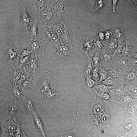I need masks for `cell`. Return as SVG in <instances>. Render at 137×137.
Instances as JSON below:
<instances>
[{"instance_id": "obj_27", "label": "cell", "mask_w": 137, "mask_h": 137, "mask_svg": "<svg viewBox=\"0 0 137 137\" xmlns=\"http://www.w3.org/2000/svg\"><path fill=\"white\" fill-rule=\"evenodd\" d=\"M119 42L115 38H111L108 43H106L104 45L105 49L109 51L113 52L117 48Z\"/></svg>"}, {"instance_id": "obj_32", "label": "cell", "mask_w": 137, "mask_h": 137, "mask_svg": "<svg viewBox=\"0 0 137 137\" xmlns=\"http://www.w3.org/2000/svg\"><path fill=\"white\" fill-rule=\"evenodd\" d=\"M93 68L90 60H89L87 62L84 68V75L86 76L91 75Z\"/></svg>"}, {"instance_id": "obj_24", "label": "cell", "mask_w": 137, "mask_h": 137, "mask_svg": "<svg viewBox=\"0 0 137 137\" xmlns=\"http://www.w3.org/2000/svg\"><path fill=\"white\" fill-rule=\"evenodd\" d=\"M111 30L114 36L118 42H121L125 40L123 31L120 27L115 26L111 29Z\"/></svg>"}, {"instance_id": "obj_15", "label": "cell", "mask_w": 137, "mask_h": 137, "mask_svg": "<svg viewBox=\"0 0 137 137\" xmlns=\"http://www.w3.org/2000/svg\"><path fill=\"white\" fill-rule=\"evenodd\" d=\"M20 11L21 13L20 23L27 30V26L30 25L31 23L35 19H33L30 17L25 7L21 8Z\"/></svg>"}, {"instance_id": "obj_5", "label": "cell", "mask_w": 137, "mask_h": 137, "mask_svg": "<svg viewBox=\"0 0 137 137\" xmlns=\"http://www.w3.org/2000/svg\"><path fill=\"white\" fill-rule=\"evenodd\" d=\"M42 36L43 40L54 46L56 48L60 45V43L56 33L50 26H41Z\"/></svg>"}, {"instance_id": "obj_44", "label": "cell", "mask_w": 137, "mask_h": 137, "mask_svg": "<svg viewBox=\"0 0 137 137\" xmlns=\"http://www.w3.org/2000/svg\"><path fill=\"white\" fill-rule=\"evenodd\" d=\"M105 82L106 83L109 85H111L113 83V81L110 77L106 78Z\"/></svg>"}, {"instance_id": "obj_29", "label": "cell", "mask_w": 137, "mask_h": 137, "mask_svg": "<svg viewBox=\"0 0 137 137\" xmlns=\"http://www.w3.org/2000/svg\"><path fill=\"white\" fill-rule=\"evenodd\" d=\"M125 56H124L116 60V65L121 68L124 69L126 68L129 63Z\"/></svg>"}, {"instance_id": "obj_10", "label": "cell", "mask_w": 137, "mask_h": 137, "mask_svg": "<svg viewBox=\"0 0 137 137\" xmlns=\"http://www.w3.org/2000/svg\"><path fill=\"white\" fill-rule=\"evenodd\" d=\"M64 28L59 38L61 44H66L71 43L72 33L68 22L66 18L62 19Z\"/></svg>"}, {"instance_id": "obj_52", "label": "cell", "mask_w": 137, "mask_h": 137, "mask_svg": "<svg viewBox=\"0 0 137 137\" xmlns=\"http://www.w3.org/2000/svg\"><path fill=\"white\" fill-rule=\"evenodd\" d=\"M65 0L66 1H67L68 0Z\"/></svg>"}, {"instance_id": "obj_14", "label": "cell", "mask_w": 137, "mask_h": 137, "mask_svg": "<svg viewBox=\"0 0 137 137\" xmlns=\"http://www.w3.org/2000/svg\"><path fill=\"white\" fill-rule=\"evenodd\" d=\"M19 89L18 86L16 83L13 85L7 91L8 95L11 99H18L20 101L22 100L24 97L23 94L24 91L21 92Z\"/></svg>"}, {"instance_id": "obj_37", "label": "cell", "mask_w": 137, "mask_h": 137, "mask_svg": "<svg viewBox=\"0 0 137 137\" xmlns=\"http://www.w3.org/2000/svg\"><path fill=\"white\" fill-rule=\"evenodd\" d=\"M97 37L103 43H106L104 41L105 31L102 29L99 30L97 33Z\"/></svg>"}, {"instance_id": "obj_28", "label": "cell", "mask_w": 137, "mask_h": 137, "mask_svg": "<svg viewBox=\"0 0 137 137\" xmlns=\"http://www.w3.org/2000/svg\"><path fill=\"white\" fill-rule=\"evenodd\" d=\"M106 0H96L92 14H94L97 11L100 10H104L105 8V4Z\"/></svg>"}, {"instance_id": "obj_19", "label": "cell", "mask_w": 137, "mask_h": 137, "mask_svg": "<svg viewBox=\"0 0 137 137\" xmlns=\"http://www.w3.org/2000/svg\"><path fill=\"white\" fill-rule=\"evenodd\" d=\"M38 21L36 18L30 24V27L29 32L30 37V40L33 41L38 38L39 33L37 28V24Z\"/></svg>"}, {"instance_id": "obj_45", "label": "cell", "mask_w": 137, "mask_h": 137, "mask_svg": "<svg viewBox=\"0 0 137 137\" xmlns=\"http://www.w3.org/2000/svg\"><path fill=\"white\" fill-rule=\"evenodd\" d=\"M98 87L103 91L106 92V91L107 88L105 85L103 84H101L99 85Z\"/></svg>"}, {"instance_id": "obj_8", "label": "cell", "mask_w": 137, "mask_h": 137, "mask_svg": "<svg viewBox=\"0 0 137 137\" xmlns=\"http://www.w3.org/2000/svg\"><path fill=\"white\" fill-rule=\"evenodd\" d=\"M16 99L11 98L9 108L7 111L6 120L22 117L23 114L21 112Z\"/></svg>"}, {"instance_id": "obj_36", "label": "cell", "mask_w": 137, "mask_h": 137, "mask_svg": "<svg viewBox=\"0 0 137 137\" xmlns=\"http://www.w3.org/2000/svg\"><path fill=\"white\" fill-rule=\"evenodd\" d=\"M31 54L29 49L27 48V49H24L23 47L20 49L19 51L18 55L20 59L22 58L30 55Z\"/></svg>"}, {"instance_id": "obj_48", "label": "cell", "mask_w": 137, "mask_h": 137, "mask_svg": "<svg viewBox=\"0 0 137 137\" xmlns=\"http://www.w3.org/2000/svg\"><path fill=\"white\" fill-rule=\"evenodd\" d=\"M124 100L126 102H130L132 100V98L129 96H126L124 98Z\"/></svg>"}, {"instance_id": "obj_23", "label": "cell", "mask_w": 137, "mask_h": 137, "mask_svg": "<svg viewBox=\"0 0 137 137\" xmlns=\"http://www.w3.org/2000/svg\"><path fill=\"white\" fill-rule=\"evenodd\" d=\"M43 94L45 100L48 102L52 101L57 98L60 93L55 91L53 88L49 89L46 91H41Z\"/></svg>"}, {"instance_id": "obj_2", "label": "cell", "mask_w": 137, "mask_h": 137, "mask_svg": "<svg viewBox=\"0 0 137 137\" xmlns=\"http://www.w3.org/2000/svg\"><path fill=\"white\" fill-rule=\"evenodd\" d=\"M57 48V52L52 56L51 58L57 63L62 62L66 59L74 56L78 53L77 49L71 43L60 44Z\"/></svg>"}, {"instance_id": "obj_31", "label": "cell", "mask_w": 137, "mask_h": 137, "mask_svg": "<svg viewBox=\"0 0 137 137\" xmlns=\"http://www.w3.org/2000/svg\"><path fill=\"white\" fill-rule=\"evenodd\" d=\"M104 50L103 49H101L102 50V58L103 60L106 62L111 60L113 58L114 55H112L110 53L106 51L104 48Z\"/></svg>"}, {"instance_id": "obj_12", "label": "cell", "mask_w": 137, "mask_h": 137, "mask_svg": "<svg viewBox=\"0 0 137 137\" xmlns=\"http://www.w3.org/2000/svg\"><path fill=\"white\" fill-rule=\"evenodd\" d=\"M93 39L89 36L83 39L80 44V49L82 52L87 56L88 53H90L93 47L94 44L93 43Z\"/></svg>"}, {"instance_id": "obj_7", "label": "cell", "mask_w": 137, "mask_h": 137, "mask_svg": "<svg viewBox=\"0 0 137 137\" xmlns=\"http://www.w3.org/2000/svg\"><path fill=\"white\" fill-rule=\"evenodd\" d=\"M36 18L40 23V26H49L58 21L55 19L48 6L45 11L36 15Z\"/></svg>"}, {"instance_id": "obj_50", "label": "cell", "mask_w": 137, "mask_h": 137, "mask_svg": "<svg viewBox=\"0 0 137 137\" xmlns=\"http://www.w3.org/2000/svg\"><path fill=\"white\" fill-rule=\"evenodd\" d=\"M116 92L118 93L122 94L123 93V91L120 88H118L116 90Z\"/></svg>"}, {"instance_id": "obj_49", "label": "cell", "mask_w": 137, "mask_h": 137, "mask_svg": "<svg viewBox=\"0 0 137 137\" xmlns=\"http://www.w3.org/2000/svg\"><path fill=\"white\" fill-rule=\"evenodd\" d=\"M133 108L132 107H130L127 110V112L128 113L130 114L133 111Z\"/></svg>"}, {"instance_id": "obj_33", "label": "cell", "mask_w": 137, "mask_h": 137, "mask_svg": "<svg viewBox=\"0 0 137 137\" xmlns=\"http://www.w3.org/2000/svg\"><path fill=\"white\" fill-rule=\"evenodd\" d=\"M31 58L30 55H29L20 59L19 67L20 68H21L22 66L25 65H29Z\"/></svg>"}, {"instance_id": "obj_30", "label": "cell", "mask_w": 137, "mask_h": 137, "mask_svg": "<svg viewBox=\"0 0 137 137\" xmlns=\"http://www.w3.org/2000/svg\"><path fill=\"white\" fill-rule=\"evenodd\" d=\"M100 59V53L98 52L96 53L93 56L88 59L90 60L93 68L97 66L99 64Z\"/></svg>"}, {"instance_id": "obj_13", "label": "cell", "mask_w": 137, "mask_h": 137, "mask_svg": "<svg viewBox=\"0 0 137 137\" xmlns=\"http://www.w3.org/2000/svg\"><path fill=\"white\" fill-rule=\"evenodd\" d=\"M39 57L35 55L31 58L29 64L28 74L30 77L36 75L39 69L40 63Z\"/></svg>"}, {"instance_id": "obj_38", "label": "cell", "mask_w": 137, "mask_h": 137, "mask_svg": "<svg viewBox=\"0 0 137 137\" xmlns=\"http://www.w3.org/2000/svg\"><path fill=\"white\" fill-rule=\"evenodd\" d=\"M112 33L111 29L105 31L104 41L106 43L109 42L112 38Z\"/></svg>"}, {"instance_id": "obj_3", "label": "cell", "mask_w": 137, "mask_h": 137, "mask_svg": "<svg viewBox=\"0 0 137 137\" xmlns=\"http://www.w3.org/2000/svg\"><path fill=\"white\" fill-rule=\"evenodd\" d=\"M10 119L4 120V135L10 137H25L23 130L17 122L15 120Z\"/></svg>"}, {"instance_id": "obj_4", "label": "cell", "mask_w": 137, "mask_h": 137, "mask_svg": "<svg viewBox=\"0 0 137 137\" xmlns=\"http://www.w3.org/2000/svg\"><path fill=\"white\" fill-rule=\"evenodd\" d=\"M67 2L65 0H56L49 3L48 6L57 20H62L66 18Z\"/></svg>"}, {"instance_id": "obj_25", "label": "cell", "mask_w": 137, "mask_h": 137, "mask_svg": "<svg viewBox=\"0 0 137 137\" xmlns=\"http://www.w3.org/2000/svg\"><path fill=\"white\" fill-rule=\"evenodd\" d=\"M32 114L33 115V119L36 128L43 136L45 137L46 135L44 130L43 122L42 119L36 113Z\"/></svg>"}, {"instance_id": "obj_9", "label": "cell", "mask_w": 137, "mask_h": 137, "mask_svg": "<svg viewBox=\"0 0 137 137\" xmlns=\"http://www.w3.org/2000/svg\"><path fill=\"white\" fill-rule=\"evenodd\" d=\"M20 50L17 49L13 43L11 42L5 48V52L4 59L13 66V63L15 60H17L16 56Z\"/></svg>"}, {"instance_id": "obj_35", "label": "cell", "mask_w": 137, "mask_h": 137, "mask_svg": "<svg viewBox=\"0 0 137 137\" xmlns=\"http://www.w3.org/2000/svg\"><path fill=\"white\" fill-rule=\"evenodd\" d=\"M125 44V39L124 41L119 42L117 48L113 51L114 55H118L122 52Z\"/></svg>"}, {"instance_id": "obj_1", "label": "cell", "mask_w": 137, "mask_h": 137, "mask_svg": "<svg viewBox=\"0 0 137 137\" xmlns=\"http://www.w3.org/2000/svg\"><path fill=\"white\" fill-rule=\"evenodd\" d=\"M97 99L93 105L91 122L97 136H107L108 132L109 133L111 129L114 130L113 128L117 125L116 121L117 115L112 107L107 105V103Z\"/></svg>"}, {"instance_id": "obj_34", "label": "cell", "mask_w": 137, "mask_h": 137, "mask_svg": "<svg viewBox=\"0 0 137 137\" xmlns=\"http://www.w3.org/2000/svg\"><path fill=\"white\" fill-rule=\"evenodd\" d=\"M24 67L23 71L21 73L19 80L16 83L17 84H20L27 78L31 77L28 74V72Z\"/></svg>"}, {"instance_id": "obj_22", "label": "cell", "mask_w": 137, "mask_h": 137, "mask_svg": "<svg viewBox=\"0 0 137 137\" xmlns=\"http://www.w3.org/2000/svg\"><path fill=\"white\" fill-rule=\"evenodd\" d=\"M83 79H82L81 84L83 90L90 91V89L94 86L95 82L91 79V75L85 76Z\"/></svg>"}, {"instance_id": "obj_26", "label": "cell", "mask_w": 137, "mask_h": 137, "mask_svg": "<svg viewBox=\"0 0 137 137\" xmlns=\"http://www.w3.org/2000/svg\"><path fill=\"white\" fill-rule=\"evenodd\" d=\"M50 26L57 33L59 39L64 28V23L62 20H59L55 22Z\"/></svg>"}, {"instance_id": "obj_51", "label": "cell", "mask_w": 137, "mask_h": 137, "mask_svg": "<svg viewBox=\"0 0 137 137\" xmlns=\"http://www.w3.org/2000/svg\"><path fill=\"white\" fill-rule=\"evenodd\" d=\"M50 2H52L56 0H49Z\"/></svg>"}, {"instance_id": "obj_20", "label": "cell", "mask_w": 137, "mask_h": 137, "mask_svg": "<svg viewBox=\"0 0 137 137\" xmlns=\"http://www.w3.org/2000/svg\"><path fill=\"white\" fill-rule=\"evenodd\" d=\"M121 53L123 56H127L131 58L137 55L136 52L133 49L130 42L126 39L125 44Z\"/></svg>"}, {"instance_id": "obj_16", "label": "cell", "mask_w": 137, "mask_h": 137, "mask_svg": "<svg viewBox=\"0 0 137 137\" xmlns=\"http://www.w3.org/2000/svg\"><path fill=\"white\" fill-rule=\"evenodd\" d=\"M52 79L50 73L46 71L44 76L39 83V86L41 89V91H46L50 89L49 83Z\"/></svg>"}, {"instance_id": "obj_11", "label": "cell", "mask_w": 137, "mask_h": 137, "mask_svg": "<svg viewBox=\"0 0 137 137\" xmlns=\"http://www.w3.org/2000/svg\"><path fill=\"white\" fill-rule=\"evenodd\" d=\"M50 2L49 0H34L32 12L36 15L45 11Z\"/></svg>"}, {"instance_id": "obj_46", "label": "cell", "mask_w": 137, "mask_h": 137, "mask_svg": "<svg viewBox=\"0 0 137 137\" xmlns=\"http://www.w3.org/2000/svg\"><path fill=\"white\" fill-rule=\"evenodd\" d=\"M100 74L101 79L102 80L105 79L107 77V75L106 73H101Z\"/></svg>"}, {"instance_id": "obj_42", "label": "cell", "mask_w": 137, "mask_h": 137, "mask_svg": "<svg viewBox=\"0 0 137 137\" xmlns=\"http://www.w3.org/2000/svg\"><path fill=\"white\" fill-rule=\"evenodd\" d=\"M4 120L0 119V136L4 133Z\"/></svg>"}, {"instance_id": "obj_40", "label": "cell", "mask_w": 137, "mask_h": 137, "mask_svg": "<svg viewBox=\"0 0 137 137\" xmlns=\"http://www.w3.org/2000/svg\"><path fill=\"white\" fill-rule=\"evenodd\" d=\"M108 73L113 78H117L118 76L117 71L113 68H111L108 71Z\"/></svg>"}, {"instance_id": "obj_47", "label": "cell", "mask_w": 137, "mask_h": 137, "mask_svg": "<svg viewBox=\"0 0 137 137\" xmlns=\"http://www.w3.org/2000/svg\"><path fill=\"white\" fill-rule=\"evenodd\" d=\"M6 2V0H0V9L5 5Z\"/></svg>"}, {"instance_id": "obj_21", "label": "cell", "mask_w": 137, "mask_h": 137, "mask_svg": "<svg viewBox=\"0 0 137 137\" xmlns=\"http://www.w3.org/2000/svg\"><path fill=\"white\" fill-rule=\"evenodd\" d=\"M22 100L26 112L32 114L35 113L33 99L24 97Z\"/></svg>"}, {"instance_id": "obj_18", "label": "cell", "mask_w": 137, "mask_h": 137, "mask_svg": "<svg viewBox=\"0 0 137 137\" xmlns=\"http://www.w3.org/2000/svg\"><path fill=\"white\" fill-rule=\"evenodd\" d=\"M32 77L29 78L23 81L21 83L17 84L19 89L22 90V91L26 89H33L37 84L36 81L32 80Z\"/></svg>"}, {"instance_id": "obj_39", "label": "cell", "mask_w": 137, "mask_h": 137, "mask_svg": "<svg viewBox=\"0 0 137 137\" xmlns=\"http://www.w3.org/2000/svg\"><path fill=\"white\" fill-rule=\"evenodd\" d=\"M94 68L92 70L91 72V77L94 80L97 79V78L98 77V65Z\"/></svg>"}, {"instance_id": "obj_41", "label": "cell", "mask_w": 137, "mask_h": 137, "mask_svg": "<svg viewBox=\"0 0 137 137\" xmlns=\"http://www.w3.org/2000/svg\"><path fill=\"white\" fill-rule=\"evenodd\" d=\"M136 72L134 69L132 71L129 73L127 76V78L128 79L131 80L134 79L136 76Z\"/></svg>"}, {"instance_id": "obj_6", "label": "cell", "mask_w": 137, "mask_h": 137, "mask_svg": "<svg viewBox=\"0 0 137 137\" xmlns=\"http://www.w3.org/2000/svg\"><path fill=\"white\" fill-rule=\"evenodd\" d=\"M47 43L45 40L38 38L33 41L29 40L26 42L25 45L31 53H34L35 56L39 57L44 55L45 47Z\"/></svg>"}, {"instance_id": "obj_17", "label": "cell", "mask_w": 137, "mask_h": 137, "mask_svg": "<svg viewBox=\"0 0 137 137\" xmlns=\"http://www.w3.org/2000/svg\"><path fill=\"white\" fill-rule=\"evenodd\" d=\"M23 70L20 68L18 66H13L9 69L11 81L13 85L19 80L22 73Z\"/></svg>"}, {"instance_id": "obj_43", "label": "cell", "mask_w": 137, "mask_h": 137, "mask_svg": "<svg viewBox=\"0 0 137 137\" xmlns=\"http://www.w3.org/2000/svg\"><path fill=\"white\" fill-rule=\"evenodd\" d=\"M118 0H112V10L113 13H115V11L116 5Z\"/></svg>"}]
</instances>
